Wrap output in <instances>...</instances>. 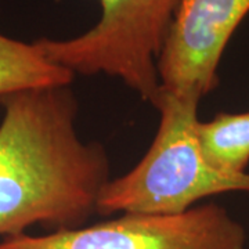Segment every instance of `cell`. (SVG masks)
<instances>
[{"mask_svg":"<svg viewBox=\"0 0 249 249\" xmlns=\"http://www.w3.org/2000/svg\"><path fill=\"white\" fill-rule=\"evenodd\" d=\"M247 234L223 206L178 214H122L88 227L4 237L0 249H245Z\"/></svg>","mask_w":249,"mask_h":249,"instance_id":"4","label":"cell"},{"mask_svg":"<svg viewBox=\"0 0 249 249\" xmlns=\"http://www.w3.org/2000/svg\"><path fill=\"white\" fill-rule=\"evenodd\" d=\"M196 140L205 160L224 173H247L249 163V111L222 112L198 122Z\"/></svg>","mask_w":249,"mask_h":249,"instance_id":"7","label":"cell"},{"mask_svg":"<svg viewBox=\"0 0 249 249\" xmlns=\"http://www.w3.org/2000/svg\"><path fill=\"white\" fill-rule=\"evenodd\" d=\"M97 24L71 39L42 37L57 65L82 75L118 78L155 107L160 97L157 61L178 0H98Z\"/></svg>","mask_w":249,"mask_h":249,"instance_id":"3","label":"cell"},{"mask_svg":"<svg viewBox=\"0 0 249 249\" xmlns=\"http://www.w3.org/2000/svg\"><path fill=\"white\" fill-rule=\"evenodd\" d=\"M75 73L57 65L39 40L21 42L0 34V97L40 88L70 86Z\"/></svg>","mask_w":249,"mask_h":249,"instance_id":"6","label":"cell"},{"mask_svg":"<svg viewBox=\"0 0 249 249\" xmlns=\"http://www.w3.org/2000/svg\"><path fill=\"white\" fill-rule=\"evenodd\" d=\"M0 235L35 224L78 229L109 180L106 148L78 133L70 86L0 97Z\"/></svg>","mask_w":249,"mask_h":249,"instance_id":"1","label":"cell"},{"mask_svg":"<svg viewBox=\"0 0 249 249\" xmlns=\"http://www.w3.org/2000/svg\"><path fill=\"white\" fill-rule=\"evenodd\" d=\"M198 104L160 91V126L151 147L130 172L108 180L97 199L101 214H178L206 196L249 193V173H224L205 160L196 140Z\"/></svg>","mask_w":249,"mask_h":249,"instance_id":"2","label":"cell"},{"mask_svg":"<svg viewBox=\"0 0 249 249\" xmlns=\"http://www.w3.org/2000/svg\"><path fill=\"white\" fill-rule=\"evenodd\" d=\"M249 0H178L157 61L160 90L201 101L219 85V64Z\"/></svg>","mask_w":249,"mask_h":249,"instance_id":"5","label":"cell"}]
</instances>
